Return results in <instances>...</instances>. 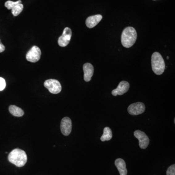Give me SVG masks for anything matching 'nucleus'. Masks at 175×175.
<instances>
[{
    "mask_svg": "<svg viewBox=\"0 0 175 175\" xmlns=\"http://www.w3.org/2000/svg\"><path fill=\"white\" fill-rule=\"evenodd\" d=\"M41 54L40 49L38 46H34L28 52L26 55V58L29 62L35 63L40 60Z\"/></svg>",
    "mask_w": 175,
    "mask_h": 175,
    "instance_id": "obj_5",
    "label": "nucleus"
},
{
    "mask_svg": "<svg viewBox=\"0 0 175 175\" xmlns=\"http://www.w3.org/2000/svg\"><path fill=\"white\" fill-rule=\"evenodd\" d=\"M112 131L109 127H105L102 136L101 137L100 140L102 142L110 141L112 138Z\"/></svg>",
    "mask_w": 175,
    "mask_h": 175,
    "instance_id": "obj_15",
    "label": "nucleus"
},
{
    "mask_svg": "<svg viewBox=\"0 0 175 175\" xmlns=\"http://www.w3.org/2000/svg\"><path fill=\"white\" fill-rule=\"evenodd\" d=\"M84 79L86 82H89L91 79L94 73V68L92 64L86 63L84 64L83 67Z\"/></svg>",
    "mask_w": 175,
    "mask_h": 175,
    "instance_id": "obj_11",
    "label": "nucleus"
},
{
    "mask_svg": "<svg viewBox=\"0 0 175 175\" xmlns=\"http://www.w3.org/2000/svg\"><path fill=\"white\" fill-rule=\"evenodd\" d=\"M23 9V4H18L11 9L12 14L14 16H18L22 12Z\"/></svg>",
    "mask_w": 175,
    "mask_h": 175,
    "instance_id": "obj_16",
    "label": "nucleus"
},
{
    "mask_svg": "<svg viewBox=\"0 0 175 175\" xmlns=\"http://www.w3.org/2000/svg\"><path fill=\"white\" fill-rule=\"evenodd\" d=\"M9 111L14 116L21 117L24 115V111L21 108L15 105H11L9 107Z\"/></svg>",
    "mask_w": 175,
    "mask_h": 175,
    "instance_id": "obj_14",
    "label": "nucleus"
},
{
    "mask_svg": "<svg viewBox=\"0 0 175 175\" xmlns=\"http://www.w3.org/2000/svg\"><path fill=\"white\" fill-rule=\"evenodd\" d=\"M102 19V15H99V14L89 17L86 19V26L89 28H94L101 21Z\"/></svg>",
    "mask_w": 175,
    "mask_h": 175,
    "instance_id": "obj_12",
    "label": "nucleus"
},
{
    "mask_svg": "<svg viewBox=\"0 0 175 175\" xmlns=\"http://www.w3.org/2000/svg\"><path fill=\"white\" fill-rule=\"evenodd\" d=\"M167 59H168V58H169V57H168V56H167Z\"/></svg>",
    "mask_w": 175,
    "mask_h": 175,
    "instance_id": "obj_21",
    "label": "nucleus"
},
{
    "mask_svg": "<svg viewBox=\"0 0 175 175\" xmlns=\"http://www.w3.org/2000/svg\"><path fill=\"white\" fill-rule=\"evenodd\" d=\"M72 35L71 29L66 27L63 30L62 35L58 38V44L61 47H65L69 44Z\"/></svg>",
    "mask_w": 175,
    "mask_h": 175,
    "instance_id": "obj_7",
    "label": "nucleus"
},
{
    "mask_svg": "<svg viewBox=\"0 0 175 175\" xmlns=\"http://www.w3.org/2000/svg\"><path fill=\"white\" fill-rule=\"evenodd\" d=\"M44 86L53 94H57L61 90V86L60 82L56 79H48L44 83Z\"/></svg>",
    "mask_w": 175,
    "mask_h": 175,
    "instance_id": "obj_4",
    "label": "nucleus"
},
{
    "mask_svg": "<svg viewBox=\"0 0 175 175\" xmlns=\"http://www.w3.org/2000/svg\"><path fill=\"white\" fill-rule=\"evenodd\" d=\"M72 127V121L68 117H65L62 119L60 124L61 131L65 136H68L71 133Z\"/></svg>",
    "mask_w": 175,
    "mask_h": 175,
    "instance_id": "obj_9",
    "label": "nucleus"
},
{
    "mask_svg": "<svg viewBox=\"0 0 175 175\" xmlns=\"http://www.w3.org/2000/svg\"><path fill=\"white\" fill-rule=\"evenodd\" d=\"M21 2H22V1H21V0H19V1L17 2L8 1L6 2L5 3V6L7 9H9V10H11L16 5H17L18 4H21Z\"/></svg>",
    "mask_w": 175,
    "mask_h": 175,
    "instance_id": "obj_17",
    "label": "nucleus"
},
{
    "mask_svg": "<svg viewBox=\"0 0 175 175\" xmlns=\"http://www.w3.org/2000/svg\"><path fill=\"white\" fill-rule=\"evenodd\" d=\"M145 106L142 102H137L129 105L127 109L128 113L132 115H138L144 113Z\"/></svg>",
    "mask_w": 175,
    "mask_h": 175,
    "instance_id": "obj_8",
    "label": "nucleus"
},
{
    "mask_svg": "<svg viewBox=\"0 0 175 175\" xmlns=\"http://www.w3.org/2000/svg\"><path fill=\"white\" fill-rule=\"evenodd\" d=\"M5 50V46L2 44L1 40H0V53H2Z\"/></svg>",
    "mask_w": 175,
    "mask_h": 175,
    "instance_id": "obj_20",
    "label": "nucleus"
},
{
    "mask_svg": "<svg viewBox=\"0 0 175 175\" xmlns=\"http://www.w3.org/2000/svg\"><path fill=\"white\" fill-rule=\"evenodd\" d=\"M167 175H175V165H171L167 169L166 172Z\"/></svg>",
    "mask_w": 175,
    "mask_h": 175,
    "instance_id": "obj_18",
    "label": "nucleus"
},
{
    "mask_svg": "<svg viewBox=\"0 0 175 175\" xmlns=\"http://www.w3.org/2000/svg\"><path fill=\"white\" fill-rule=\"evenodd\" d=\"M153 1H156V0H153Z\"/></svg>",
    "mask_w": 175,
    "mask_h": 175,
    "instance_id": "obj_22",
    "label": "nucleus"
},
{
    "mask_svg": "<svg viewBox=\"0 0 175 175\" xmlns=\"http://www.w3.org/2000/svg\"><path fill=\"white\" fill-rule=\"evenodd\" d=\"M137 38V34L135 29L132 27H127L122 34V44L126 48H130L135 44Z\"/></svg>",
    "mask_w": 175,
    "mask_h": 175,
    "instance_id": "obj_2",
    "label": "nucleus"
},
{
    "mask_svg": "<svg viewBox=\"0 0 175 175\" xmlns=\"http://www.w3.org/2000/svg\"><path fill=\"white\" fill-rule=\"evenodd\" d=\"M134 135L139 140V147L142 149L147 148L149 143V139L143 131L137 130L134 132Z\"/></svg>",
    "mask_w": 175,
    "mask_h": 175,
    "instance_id": "obj_6",
    "label": "nucleus"
},
{
    "mask_svg": "<svg viewBox=\"0 0 175 175\" xmlns=\"http://www.w3.org/2000/svg\"><path fill=\"white\" fill-rule=\"evenodd\" d=\"M151 65L154 73L157 75L163 74L165 70V61L161 55L158 52H155L151 56Z\"/></svg>",
    "mask_w": 175,
    "mask_h": 175,
    "instance_id": "obj_3",
    "label": "nucleus"
},
{
    "mask_svg": "<svg viewBox=\"0 0 175 175\" xmlns=\"http://www.w3.org/2000/svg\"><path fill=\"white\" fill-rule=\"evenodd\" d=\"M8 159L9 162L17 167H21L24 166L27 163V157L25 151L16 148L9 154Z\"/></svg>",
    "mask_w": 175,
    "mask_h": 175,
    "instance_id": "obj_1",
    "label": "nucleus"
},
{
    "mask_svg": "<svg viewBox=\"0 0 175 175\" xmlns=\"http://www.w3.org/2000/svg\"><path fill=\"white\" fill-rule=\"evenodd\" d=\"M6 87V82L5 79L3 78L0 77V91L4 90Z\"/></svg>",
    "mask_w": 175,
    "mask_h": 175,
    "instance_id": "obj_19",
    "label": "nucleus"
},
{
    "mask_svg": "<svg viewBox=\"0 0 175 175\" xmlns=\"http://www.w3.org/2000/svg\"><path fill=\"white\" fill-rule=\"evenodd\" d=\"M129 89V83L126 81H122L119 84L116 89L112 90L111 94L113 96H117V95H122L127 93Z\"/></svg>",
    "mask_w": 175,
    "mask_h": 175,
    "instance_id": "obj_10",
    "label": "nucleus"
},
{
    "mask_svg": "<svg viewBox=\"0 0 175 175\" xmlns=\"http://www.w3.org/2000/svg\"><path fill=\"white\" fill-rule=\"evenodd\" d=\"M115 165L118 169L120 175H127V171L126 168V164L124 160L120 158L117 159L115 161Z\"/></svg>",
    "mask_w": 175,
    "mask_h": 175,
    "instance_id": "obj_13",
    "label": "nucleus"
}]
</instances>
